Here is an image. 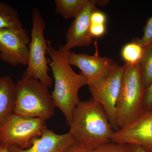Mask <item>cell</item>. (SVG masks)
<instances>
[{"label":"cell","instance_id":"cell-4","mask_svg":"<svg viewBox=\"0 0 152 152\" xmlns=\"http://www.w3.org/2000/svg\"><path fill=\"white\" fill-rule=\"evenodd\" d=\"M122 79L116 106L118 126L122 129L138 117L142 112V102L145 88L138 64L122 66Z\"/></svg>","mask_w":152,"mask_h":152},{"label":"cell","instance_id":"cell-7","mask_svg":"<svg viewBox=\"0 0 152 152\" xmlns=\"http://www.w3.org/2000/svg\"><path fill=\"white\" fill-rule=\"evenodd\" d=\"M122 66L116 64L102 82L89 87L92 98L103 107L114 131L119 129L117 124L116 106L122 79Z\"/></svg>","mask_w":152,"mask_h":152},{"label":"cell","instance_id":"cell-13","mask_svg":"<svg viewBox=\"0 0 152 152\" xmlns=\"http://www.w3.org/2000/svg\"><path fill=\"white\" fill-rule=\"evenodd\" d=\"M16 83L9 76L0 77V127L14 113Z\"/></svg>","mask_w":152,"mask_h":152},{"label":"cell","instance_id":"cell-12","mask_svg":"<svg viewBox=\"0 0 152 152\" xmlns=\"http://www.w3.org/2000/svg\"><path fill=\"white\" fill-rule=\"evenodd\" d=\"M69 132L58 134L46 128L40 137L34 139L31 146L26 149H21L15 145L9 146L10 152H65L75 144Z\"/></svg>","mask_w":152,"mask_h":152},{"label":"cell","instance_id":"cell-23","mask_svg":"<svg viewBox=\"0 0 152 152\" xmlns=\"http://www.w3.org/2000/svg\"><path fill=\"white\" fill-rule=\"evenodd\" d=\"M65 152H99V148L96 149H91L77 144L71 146Z\"/></svg>","mask_w":152,"mask_h":152},{"label":"cell","instance_id":"cell-15","mask_svg":"<svg viewBox=\"0 0 152 152\" xmlns=\"http://www.w3.org/2000/svg\"><path fill=\"white\" fill-rule=\"evenodd\" d=\"M88 0H55L56 12L65 19L75 18Z\"/></svg>","mask_w":152,"mask_h":152},{"label":"cell","instance_id":"cell-9","mask_svg":"<svg viewBox=\"0 0 152 152\" xmlns=\"http://www.w3.org/2000/svg\"><path fill=\"white\" fill-rule=\"evenodd\" d=\"M67 59L71 65L80 69L89 88L95 86L107 78L116 64L107 57L76 53L71 51L68 53Z\"/></svg>","mask_w":152,"mask_h":152},{"label":"cell","instance_id":"cell-5","mask_svg":"<svg viewBox=\"0 0 152 152\" xmlns=\"http://www.w3.org/2000/svg\"><path fill=\"white\" fill-rule=\"evenodd\" d=\"M32 20L28 62L22 77L37 79L50 88L53 84V80L48 74V62L46 57L48 40L45 39L44 36L46 23L38 8L33 9Z\"/></svg>","mask_w":152,"mask_h":152},{"label":"cell","instance_id":"cell-19","mask_svg":"<svg viewBox=\"0 0 152 152\" xmlns=\"http://www.w3.org/2000/svg\"><path fill=\"white\" fill-rule=\"evenodd\" d=\"M99 152H128L126 144H118L110 142L99 148Z\"/></svg>","mask_w":152,"mask_h":152},{"label":"cell","instance_id":"cell-3","mask_svg":"<svg viewBox=\"0 0 152 152\" xmlns=\"http://www.w3.org/2000/svg\"><path fill=\"white\" fill-rule=\"evenodd\" d=\"M55 107L49 88L39 80L22 77L16 83L14 113L47 121L54 115Z\"/></svg>","mask_w":152,"mask_h":152},{"label":"cell","instance_id":"cell-6","mask_svg":"<svg viewBox=\"0 0 152 152\" xmlns=\"http://www.w3.org/2000/svg\"><path fill=\"white\" fill-rule=\"evenodd\" d=\"M45 122L41 118L12 114L0 127V142L21 149L28 148L33 140L40 137L47 128Z\"/></svg>","mask_w":152,"mask_h":152},{"label":"cell","instance_id":"cell-10","mask_svg":"<svg viewBox=\"0 0 152 152\" xmlns=\"http://www.w3.org/2000/svg\"><path fill=\"white\" fill-rule=\"evenodd\" d=\"M111 142L137 145L152 152V110L143 111L132 123L115 131Z\"/></svg>","mask_w":152,"mask_h":152},{"label":"cell","instance_id":"cell-24","mask_svg":"<svg viewBox=\"0 0 152 152\" xmlns=\"http://www.w3.org/2000/svg\"><path fill=\"white\" fill-rule=\"evenodd\" d=\"M127 147L128 152H148L137 145L126 144Z\"/></svg>","mask_w":152,"mask_h":152},{"label":"cell","instance_id":"cell-18","mask_svg":"<svg viewBox=\"0 0 152 152\" xmlns=\"http://www.w3.org/2000/svg\"><path fill=\"white\" fill-rule=\"evenodd\" d=\"M133 41L144 47L152 44V16L148 20L143 28V34L140 39H135Z\"/></svg>","mask_w":152,"mask_h":152},{"label":"cell","instance_id":"cell-8","mask_svg":"<svg viewBox=\"0 0 152 152\" xmlns=\"http://www.w3.org/2000/svg\"><path fill=\"white\" fill-rule=\"evenodd\" d=\"M30 41L27 30L0 29V60L11 66H27Z\"/></svg>","mask_w":152,"mask_h":152},{"label":"cell","instance_id":"cell-1","mask_svg":"<svg viewBox=\"0 0 152 152\" xmlns=\"http://www.w3.org/2000/svg\"><path fill=\"white\" fill-rule=\"evenodd\" d=\"M69 52L65 50L61 45L56 48L52 46L51 41H48V62L55 83L52 99L55 107L62 112L69 126L74 110L81 101L79 98V90L87 85V83L83 76L76 73L69 64Z\"/></svg>","mask_w":152,"mask_h":152},{"label":"cell","instance_id":"cell-17","mask_svg":"<svg viewBox=\"0 0 152 152\" xmlns=\"http://www.w3.org/2000/svg\"><path fill=\"white\" fill-rule=\"evenodd\" d=\"M143 48L134 41L126 44L121 51V56L125 64H138L141 59Z\"/></svg>","mask_w":152,"mask_h":152},{"label":"cell","instance_id":"cell-22","mask_svg":"<svg viewBox=\"0 0 152 152\" xmlns=\"http://www.w3.org/2000/svg\"><path fill=\"white\" fill-rule=\"evenodd\" d=\"M106 31V25L91 24L90 33L93 38L102 37L104 35Z\"/></svg>","mask_w":152,"mask_h":152},{"label":"cell","instance_id":"cell-21","mask_svg":"<svg viewBox=\"0 0 152 152\" xmlns=\"http://www.w3.org/2000/svg\"><path fill=\"white\" fill-rule=\"evenodd\" d=\"M107 17L103 12L96 10L91 16V24L106 25Z\"/></svg>","mask_w":152,"mask_h":152},{"label":"cell","instance_id":"cell-16","mask_svg":"<svg viewBox=\"0 0 152 152\" xmlns=\"http://www.w3.org/2000/svg\"><path fill=\"white\" fill-rule=\"evenodd\" d=\"M143 48L142 56L139 64L142 82L145 89L152 83V44Z\"/></svg>","mask_w":152,"mask_h":152},{"label":"cell","instance_id":"cell-2","mask_svg":"<svg viewBox=\"0 0 152 152\" xmlns=\"http://www.w3.org/2000/svg\"><path fill=\"white\" fill-rule=\"evenodd\" d=\"M69 126L76 143L91 149L111 142L115 132L103 107L92 98L80 102Z\"/></svg>","mask_w":152,"mask_h":152},{"label":"cell","instance_id":"cell-26","mask_svg":"<svg viewBox=\"0 0 152 152\" xmlns=\"http://www.w3.org/2000/svg\"><path fill=\"white\" fill-rule=\"evenodd\" d=\"M0 152H10L8 149V146L0 144Z\"/></svg>","mask_w":152,"mask_h":152},{"label":"cell","instance_id":"cell-20","mask_svg":"<svg viewBox=\"0 0 152 152\" xmlns=\"http://www.w3.org/2000/svg\"><path fill=\"white\" fill-rule=\"evenodd\" d=\"M143 110H152V83L145 89L142 102Z\"/></svg>","mask_w":152,"mask_h":152},{"label":"cell","instance_id":"cell-14","mask_svg":"<svg viewBox=\"0 0 152 152\" xmlns=\"http://www.w3.org/2000/svg\"><path fill=\"white\" fill-rule=\"evenodd\" d=\"M12 29L24 31L18 11L12 6L0 1V29Z\"/></svg>","mask_w":152,"mask_h":152},{"label":"cell","instance_id":"cell-25","mask_svg":"<svg viewBox=\"0 0 152 152\" xmlns=\"http://www.w3.org/2000/svg\"><path fill=\"white\" fill-rule=\"evenodd\" d=\"M92 1L96 7V6L105 7L108 4L110 1L109 0H92Z\"/></svg>","mask_w":152,"mask_h":152},{"label":"cell","instance_id":"cell-27","mask_svg":"<svg viewBox=\"0 0 152 152\" xmlns=\"http://www.w3.org/2000/svg\"><path fill=\"white\" fill-rule=\"evenodd\" d=\"M0 144H1V142H0Z\"/></svg>","mask_w":152,"mask_h":152},{"label":"cell","instance_id":"cell-11","mask_svg":"<svg viewBox=\"0 0 152 152\" xmlns=\"http://www.w3.org/2000/svg\"><path fill=\"white\" fill-rule=\"evenodd\" d=\"M97 10L92 0H88L80 14L75 18L66 33V43L62 46L65 50L70 51L76 47L89 46L94 38L90 33L91 16Z\"/></svg>","mask_w":152,"mask_h":152}]
</instances>
